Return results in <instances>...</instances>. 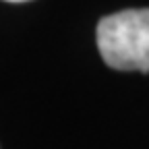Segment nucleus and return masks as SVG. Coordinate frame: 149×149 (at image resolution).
<instances>
[{
  "mask_svg": "<svg viewBox=\"0 0 149 149\" xmlns=\"http://www.w3.org/2000/svg\"><path fill=\"white\" fill-rule=\"evenodd\" d=\"M97 48L116 70L149 72V8H126L97 23Z\"/></svg>",
  "mask_w": 149,
  "mask_h": 149,
  "instance_id": "1",
  "label": "nucleus"
},
{
  "mask_svg": "<svg viewBox=\"0 0 149 149\" xmlns=\"http://www.w3.org/2000/svg\"><path fill=\"white\" fill-rule=\"evenodd\" d=\"M8 2H27V0H8Z\"/></svg>",
  "mask_w": 149,
  "mask_h": 149,
  "instance_id": "2",
  "label": "nucleus"
}]
</instances>
